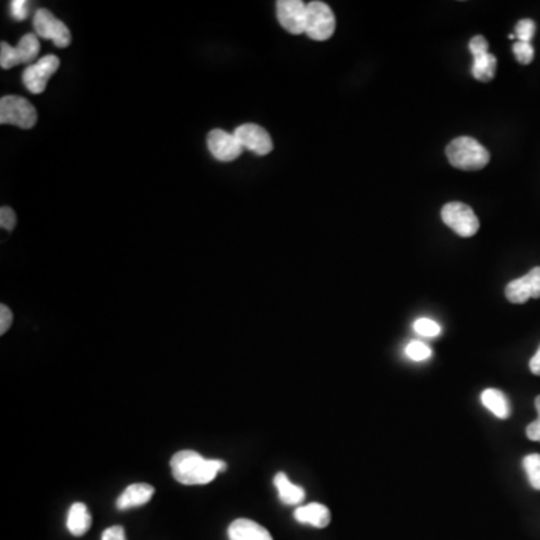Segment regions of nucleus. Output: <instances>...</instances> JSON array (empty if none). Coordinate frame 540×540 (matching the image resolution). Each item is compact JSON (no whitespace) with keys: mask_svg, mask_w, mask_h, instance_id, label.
Returning a JSON list of instances; mask_svg holds the SVG:
<instances>
[{"mask_svg":"<svg viewBox=\"0 0 540 540\" xmlns=\"http://www.w3.org/2000/svg\"><path fill=\"white\" fill-rule=\"evenodd\" d=\"M513 55L519 64L528 65L535 59V48L530 42L518 41L513 44Z\"/></svg>","mask_w":540,"mask_h":540,"instance_id":"nucleus-21","label":"nucleus"},{"mask_svg":"<svg viewBox=\"0 0 540 540\" xmlns=\"http://www.w3.org/2000/svg\"><path fill=\"white\" fill-rule=\"evenodd\" d=\"M337 28V19L332 8L324 2H311L306 5L305 33L314 41H326L333 37Z\"/></svg>","mask_w":540,"mask_h":540,"instance_id":"nucleus-4","label":"nucleus"},{"mask_svg":"<svg viewBox=\"0 0 540 540\" xmlns=\"http://www.w3.org/2000/svg\"><path fill=\"white\" fill-rule=\"evenodd\" d=\"M208 148L212 157L221 162L235 161L244 152V148L240 146L235 134L222 130H212L209 133Z\"/></svg>","mask_w":540,"mask_h":540,"instance_id":"nucleus-12","label":"nucleus"},{"mask_svg":"<svg viewBox=\"0 0 540 540\" xmlns=\"http://www.w3.org/2000/svg\"><path fill=\"white\" fill-rule=\"evenodd\" d=\"M536 410H537V416H539V417H537V419H540V395L539 397L536 398Z\"/></svg>","mask_w":540,"mask_h":540,"instance_id":"nucleus-32","label":"nucleus"},{"mask_svg":"<svg viewBox=\"0 0 540 540\" xmlns=\"http://www.w3.org/2000/svg\"><path fill=\"white\" fill-rule=\"evenodd\" d=\"M526 434L531 441H539L540 443V419H536L531 422L530 425L527 426Z\"/></svg>","mask_w":540,"mask_h":540,"instance_id":"nucleus-30","label":"nucleus"},{"mask_svg":"<svg viewBox=\"0 0 540 540\" xmlns=\"http://www.w3.org/2000/svg\"><path fill=\"white\" fill-rule=\"evenodd\" d=\"M524 468L530 485L540 491V455L533 453L524 458Z\"/></svg>","mask_w":540,"mask_h":540,"instance_id":"nucleus-20","label":"nucleus"},{"mask_svg":"<svg viewBox=\"0 0 540 540\" xmlns=\"http://www.w3.org/2000/svg\"><path fill=\"white\" fill-rule=\"evenodd\" d=\"M33 28L38 38L50 39L57 48H66L71 44V32L68 26L51 14V11L39 8L33 17Z\"/></svg>","mask_w":540,"mask_h":540,"instance_id":"nucleus-7","label":"nucleus"},{"mask_svg":"<svg viewBox=\"0 0 540 540\" xmlns=\"http://www.w3.org/2000/svg\"><path fill=\"white\" fill-rule=\"evenodd\" d=\"M278 21L291 35H300L306 30V5L302 0H279L277 2Z\"/></svg>","mask_w":540,"mask_h":540,"instance_id":"nucleus-10","label":"nucleus"},{"mask_svg":"<svg viewBox=\"0 0 540 540\" xmlns=\"http://www.w3.org/2000/svg\"><path fill=\"white\" fill-rule=\"evenodd\" d=\"M415 330L419 335H422V337L428 338L439 337L440 333H441L440 324L435 323L434 320L431 319L416 320Z\"/></svg>","mask_w":540,"mask_h":540,"instance_id":"nucleus-23","label":"nucleus"},{"mask_svg":"<svg viewBox=\"0 0 540 540\" xmlns=\"http://www.w3.org/2000/svg\"><path fill=\"white\" fill-rule=\"evenodd\" d=\"M233 134H235L244 150H250V152L255 153L259 157L269 155L273 150L270 134L264 130L263 126L255 125V124H245V125L237 126Z\"/></svg>","mask_w":540,"mask_h":540,"instance_id":"nucleus-9","label":"nucleus"},{"mask_svg":"<svg viewBox=\"0 0 540 540\" xmlns=\"http://www.w3.org/2000/svg\"><path fill=\"white\" fill-rule=\"evenodd\" d=\"M60 60L57 56L47 55L41 59L29 65L21 74L23 84L28 89L29 92L39 95L47 89V84L50 81L51 77L56 74V71L59 70Z\"/></svg>","mask_w":540,"mask_h":540,"instance_id":"nucleus-8","label":"nucleus"},{"mask_svg":"<svg viewBox=\"0 0 540 540\" xmlns=\"http://www.w3.org/2000/svg\"><path fill=\"white\" fill-rule=\"evenodd\" d=\"M10 13L13 19L17 21H23L28 19L29 15V2L26 0H13L10 4Z\"/></svg>","mask_w":540,"mask_h":540,"instance_id":"nucleus-25","label":"nucleus"},{"mask_svg":"<svg viewBox=\"0 0 540 540\" xmlns=\"http://www.w3.org/2000/svg\"><path fill=\"white\" fill-rule=\"evenodd\" d=\"M441 219L461 237H471L479 231V218L476 217L473 209L461 201L444 204L441 209Z\"/></svg>","mask_w":540,"mask_h":540,"instance_id":"nucleus-6","label":"nucleus"},{"mask_svg":"<svg viewBox=\"0 0 540 540\" xmlns=\"http://www.w3.org/2000/svg\"><path fill=\"white\" fill-rule=\"evenodd\" d=\"M155 494V488L148 484H134L126 488L117 501L116 508L119 510H126V509L139 508L143 504L149 503Z\"/></svg>","mask_w":540,"mask_h":540,"instance_id":"nucleus-14","label":"nucleus"},{"mask_svg":"<svg viewBox=\"0 0 540 540\" xmlns=\"http://www.w3.org/2000/svg\"><path fill=\"white\" fill-rule=\"evenodd\" d=\"M66 527L73 536H83L92 527V515L84 503H74L71 506L66 519Z\"/></svg>","mask_w":540,"mask_h":540,"instance_id":"nucleus-16","label":"nucleus"},{"mask_svg":"<svg viewBox=\"0 0 540 540\" xmlns=\"http://www.w3.org/2000/svg\"><path fill=\"white\" fill-rule=\"evenodd\" d=\"M228 539L230 540H273L269 533L259 522L251 521L246 518H240L231 522L228 527Z\"/></svg>","mask_w":540,"mask_h":540,"instance_id":"nucleus-13","label":"nucleus"},{"mask_svg":"<svg viewBox=\"0 0 540 540\" xmlns=\"http://www.w3.org/2000/svg\"><path fill=\"white\" fill-rule=\"evenodd\" d=\"M406 353L411 360L422 362V360H426L430 357L431 348L426 346V344H424V342L411 341L410 344L407 346Z\"/></svg>","mask_w":540,"mask_h":540,"instance_id":"nucleus-24","label":"nucleus"},{"mask_svg":"<svg viewBox=\"0 0 540 540\" xmlns=\"http://www.w3.org/2000/svg\"><path fill=\"white\" fill-rule=\"evenodd\" d=\"M530 371L535 375H540V347L530 360Z\"/></svg>","mask_w":540,"mask_h":540,"instance_id":"nucleus-31","label":"nucleus"},{"mask_svg":"<svg viewBox=\"0 0 540 540\" xmlns=\"http://www.w3.org/2000/svg\"><path fill=\"white\" fill-rule=\"evenodd\" d=\"M13 313L6 305H0V335H5L13 324Z\"/></svg>","mask_w":540,"mask_h":540,"instance_id":"nucleus-28","label":"nucleus"},{"mask_svg":"<svg viewBox=\"0 0 540 540\" xmlns=\"http://www.w3.org/2000/svg\"><path fill=\"white\" fill-rule=\"evenodd\" d=\"M446 157L450 166L466 171L482 170L488 166L491 159L488 149L471 137H458L452 140L446 148Z\"/></svg>","mask_w":540,"mask_h":540,"instance_id":"nucleus-2","label":"nucleus"},{"mask_svg":"<svg viewBox=\"0 0 540 540\" xmlns=\"http://www.w3.org/2000/svg\"><path fill=\"white\" fill-rule=\"evenodd\" d=\"M171 473L182 485H208L218 473L227 470V464L219 459H206L194 450H180L171 458Z\"/></svg>","mask_w":540,"mask_h":540,"instance_id":"nucleus-1","label":"nucleus"},{"mask_svg":"<svg viewBox=\"0 0 540 540\" xmlns=\"http://www.w3.org/2000/svg\"><path fill=\"white\" fill-rule=\"evenodd\" d=\"M41 50L37 33H28L20 39L19 46L13 47L8 42L0 44V66L2 70H11L20 64L32 65Z\"/></svg>","mask_w":540,"mask_h":540,"instance_id":"nucleus-5","label":"nucleus"},{"mask_svg":"<svg viewBox=\"0 0 540 540\" xmlns=\"http://www.w3.org/2000/svg\"><path fill=\"white\" fill-rule=\"evenodd\" d=\"M101 540H126L125 530H124V527L120 526L108 527L102 533Z\"/></svg>","mask_w":540,"mask_h":540,"instance_id":"nucleus-29","label":"nucleus"},{"mask_svg":"<svg viewBox=\"0 0 540 540\" xmlns=\"http://www.w3.org/2000/svg\"><path fill=\"white\" fill-rule=\"evenodd\" d=\"M468 48H470L471 55L473 56L482 55V53H488L490 44L486 41V38L477 35V37L471 38Z\"/></svg>","mask_w":540,"mask_h":540,"instance_id":"nucleus-27","label":"nucleus"},{"mask_svg":"<svg viewBox=\"0 0 540 540\" xmlns=\"http://www.w3.org/2000/svg\"><path fill=\"white\" fill-rule=\"evenodd\" d=\"M536 33V23L530 19H522L515 26V38L518 41L531 42Z\"/></svg>","mask_w":540,"mask_h":540,"instance_id":"nucleus-22","label":"nucleus"},{"mask_svg":"<svg viewBox=\"0 0 540 540\" xmlns=\"http://www.w3.org/2000/svg\"><path fill=\"white\" fill-rule=\"evenodd\" d=\"M38 113L35 107L19 95H6L0 99V124L15 125L21 130H32L37 125Z\"/></svg>","mask_w":540,"mask_h":540,"instance_id":"nucleus-3","label":"nucleus"},{"mask_svg":"<svg viewBox=\"0 0 540 540\" xmlns=\"http://www.w3.org/2000/svg\"><path fill=\"white\" fill-rule=\"evenodd\" d=\"M295 519L300 524H310L315 528H326L330 524V510L324 504L311 503L296 509Z\"/></svg>","mask_w":540,"mask_h":540,"instance_id":"nucleus-15","label":"nucleus"},{"mask_svg":"<svg viewBox=\"0 0 540 540\" xmlns=\"http://www.w3.org/2000/svg\"><path fill=\"white\" fill-rule=\"evenodd\" d=\"M509 302L521 305L528 299H540V268L531 269L524 277L513 279L506 287Z\"/></svg>","mask_w":540,"mask_h":540,"instance_id":"nucleus-11","label":"nucleus"},{"mask_svg":"<svg viewBox=\"0 0 540 540\" xmlns=\"http://www.w3.org/2000/svg\"><path fill=\"white\" fill-rule=\"evenodd\" d=\"M273 484L277 486L278 494H279L282 503L295 506V504H300L305 500V491L302 490L300 486L293 485L284 473H278L275 479H273Z\"/></svg>","mask_w":540,"mask_h":540,"instance_id":"nucleus-17","label":"nucleus"},{"mask_svg":"<svg viewBox=\"0 0 540 540\" xmlns=\"http://www.w3.org/2000/svg\"><path fill=\"white\" fill-rule=\"evenodd\" d=\"M482 404L491 411L494 413L500 419H508L510 415V406H509L508 398L504 395L501 390L497 389H486L482 392Z\"/></svg>","mask_w":540,"mask_h":540,"instance_id":"nucleus-18","label":"nucleus"},{"mask_svg":"<svg viewBox=\"0 0 540 540\" xmlns=\"http://www.w3.org/2000/svg\"><path fill=\"white\" fill-rule=\"evenodd\" d=\"M473 77L476 80H479L482 83H488L491 80L494 79L495 71H497V59L494 55L488 53H482V55L473 56Z\"/></svg>","mask_w":540,"mask_h":540,"instance_id":"nucleus-19","label":"nucleus"},{"mask_svg":"<svg viewBox=\"0 0 540 540\" xmlns=\"http://www.w3.org/2000/svg\"><path fill=\"white\" fill-rule=\"evenodd\" d=\"M17 226V215L11 208L0 209V227L6 231H13Z\"/></svg>","mask_w":540,"mask_h":540,"instance_id":"nucleus-26","label":"nucleus"}]
</instances>
